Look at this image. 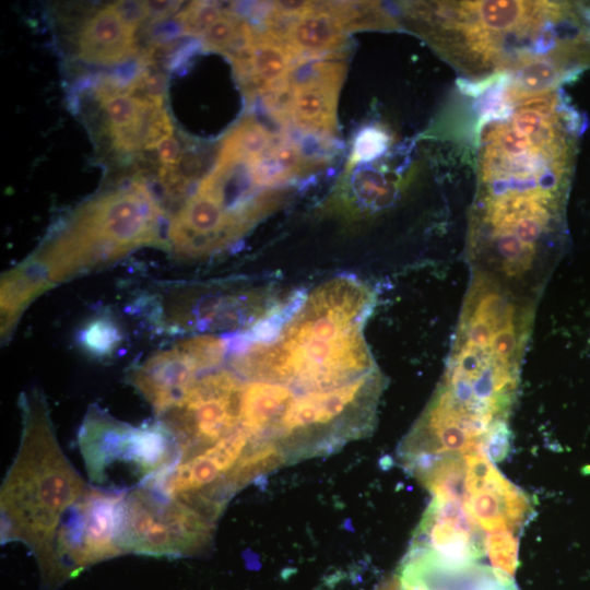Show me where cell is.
Here are the masks:
<instances>
[{"instance_id": "d6986e66", "label": "cell", "mask_w": 590, "mask_h": 590, "mask_svg": "<svg viewBox=\"0 0 590 590\" xmlns=\"http://www.w3.org/2000/svg\"><path fill=\"white\" fill-rule=\"evenodd\" d=\"M339 58L338 52H334L319 60L302 59L294 63L286 75L293 90L312 85L340 87L345 73V62Z\"/></svg>"}, {"instance_id": "3957f363", "label": "cell", "mask_w": 590, "mask_h": 590, "mask_svg": "<svg viewBox=\"0 0 590 590\" xmlns=\"http://www.w3.org/2000/svg\"><path fill=\"white\" fill-rule=\"evenodd\" d=\"M375 303L355 276H338L305 294L280 332L249 341L237 363L248 379L281 382L299 393L333 389L375 369L363 328Z\"/></svg>"}, {"instance_id": "52a82bcc", "label": "cell", "mask_w": 590, "mask_h": 590, "mask_svg": "<svg viewBox=\"0 0 590 590\" xmlns=\"http://www.w3.org/2000/svg\"><path fill=\"white\" fill-rule=\"evenodd\" d=\"M384 387L377 368L333 389L297 394L278 438L287 463L332 453L369 434Z\"/></svg>"}, {"instance_id": "ffe728a7", "label": "cell", "mask_w": 590, "mask_h": 590, "mask_svg": "<svg viewBox=\"0 0 590 590\" xmlns=\"http://www.w3.org/2000/svg\"><path fill=\"white\" fill-rule=\"evenodd\" d=\"M275 139L253 118H245L223 140L220 152L251 160L267 152Z\"/></svg>"}, {"instance_id": "2e32d148", "label": "cell", "mask_w": 590, "mask_h": 590, "mask_svg": "<svg viewBox=\"0 0 590 590\" xmlns=\"http://www.w3.org/2000/svg\"><path fill=\"white\" fill-rule=\"evenodd\" d=\"M314 4L294 26L287 43L300 54L317 57L320 54H332L345 38V30L340 19L327 4Z\"/></svg>"}, {"instance_id": "e0dca14e", "label": "cell", "mask_w": 590, "mask_h": 590, "mask_svg": "<svg viewBox=\"0 0 590 590\" xmlns=\"http://www.w3.org/2000/svg\"><path fill=\"white\" fill-rule=\"evenodd\" d=\"M339 87L312 85L294 90L292 120L299 128L318 133L337 132V104Z\"/></svg>"}, {"instance_id": "9c48e42d", "label": "cell", "mask_w": 590, "mask_h": 590, "mask_svg": "<svg viewBox=\"0 0 590 590\" xmlns=\"http://www.w3.org/2000/svg\"><path fill=\"white\" fill-rule=\"evenodd\" d=\"M262 288L234 284H169L143 299L156 326L169 333L247 330L279 305Z\"/></svg>"}, {"instance_id": "5bb4252c", "label": "cell", "mask_w": 590, "mask_h": 590, "mask_svg": "<svg viewBox=\"0 0 590 590\" xmlns=\"http://www.w3.org/2000/svg\"><path fill=\"white\" fill-rule=\"evenodd\" d=\"M406 590H519L514 576L485 564H451L408 550L398 569Z\"/></svg>"}, {"instance_id": "603a6c76", "label": "cell", "mask_w": 590, "mask_h": 590, "mask_svg": "<svg viewBox=\"0 0 590 590\" xmlns=\"http://www.w3.org/2000/svg\"><path fill=\"white\" fill-rule=\"evenodd\" d=\"M388 135L379 128H366L356 137L350 165L379 155L387 146Z\"/></svg>"}, {"instance_id": "9a60e30c", "label": "cell", "mask_w": 590, "mask_h": 590, "mask_svg": "<svg viewBox=\"0 0 590 590\" xmlns=\"http://www.w3.org/2000/svg\"><path fill=\"white\" fill-rule=\"evenodd\" d=\"M78 56L85 62L111 66L135 55V30L108 4L84 22L76 37Z\"/></svg>"}, {"instance_id": "8fae6325", "label": "cell", "mask_w": 590, "mask_h": 590, "mask_svg": "<svg viewBox=\"0 0 590 590\" xmlns=\"http://www.w3.org/2000/svg\"><path fill=\"white\" fill-rule=\"evenodd\" d=\"M241 378L219 367L200 375L180 399L157 416L180 451V460L204 450L240 427Z\"/></svg>"}, {"instance_id": "4fadbf2b", "label": "cell", "mask_w": 590, "mask_h": 590, "mask_svg": "<svg viewBox=\"0 0 590 590\" xmlns=\"http://www.w3.org/2000/svg\"><path fill=\"white\" fill-rule=\"evenodd\" d=\"M228 351V338L212 334L185 338L134 365L127 373V381L158 416L200 375L221 367Z\"/></svg>"}, {"instance_id": "6da1fadb", "label": "cell", "mask_w": 590, "mask_h": 590, "mask_svg": "<svg viewBox=\"0 0 590 590\" xmlns=\"http://www.w3.org/2000/svg\"><path fill=\"white\" fill-rule=\"evenodd\" d=\"M580 118L558 90L507 91L480 130L467 252L472 270L533 298L559 249Z\"/></svg>"}, {"instance_id": "ac0fdd59", "label": "cell", "mask_w": 590, "mask_h": 590, "mask_svg": "<svg viewBox=\"0 0 590 590\" xmlns=\"http://www.w3.org/2000/svg\"><path fill=\"white\" fill-rule=\"evenodd\" d=\"M298 56L288 43L278 40L267 32L257 34L251 58L252 75L244 85L245 91L249 95L259 94L266 84L284 78Z\"/></svg>"}, {"instance_id": "7c38bea8", "label": "cell", "mask_w": 590, "mask_h": 590, "mask_svg": "<svg viewBox=\"0 0 590 590\" xmlns=\"http://www.w3.org/2000/svg\"><path fill=\"white\" fill-rule=\"evenodd\" d=\"M126 493L91 485L74 506L56 541L59 585L85 567L126 554L122 541Z\"/></svg>"}, {"instance_id": "44dd1931", "label": "cell", "mask_w": 590, "mask_h": 590, "mask_svg": "<svg viewBox=\"0 0 590 590\" xmlns=\"http://www.w3.org/2000/svg\"><path fill=\"white\" fill-rule=\"evenodd\" d=\"M79 341L83 349L94 356H108L121 341L118 324L110 317L102 315L90 320L80 331Z\"/></svg>"}, {"instance_id": "7402d4cb", "label": "cell", "mask_w": 590, "mask_h": 590, "mask_svg": "<svg viewBox=\"0 0 590 590\" xmlns=\"http://www.w3.org/2000/svg\"><path fill=\"white\" fill-rule=\"evenodd\" d=\"M226 12L216 2L193 1L175 19L180 23L185 34L203 35Z\"/></svg>"}, {"instance_id": "4316f807", "label": "cell", "mask_w": 590, "mask_h": 590, "mask_svg": "<svg viewBox=\"0 0 590 590\" xmlns=\"http://www.w3.org/2000/svg\"><path fill=\"white\" fill-rule=\"evenodd\" d=\"M182 1H146L148 17L158 22L177 12Z\"/></svg>"}, {"instance_id": "30bf717a", "label": "cell", "mask_w": 590, "mask_h": 590, "mask_svg": "<svg viewBox=\"0 0 590 590\" xmlns=\"http://www.w3.org/2000/svg\"><path fill=\"white\" fill-rule=\"evenodd\" d=\"M214 531L215 522L149 483L126 493L125 553L193 556L209 547Z\"/></svg>"}, {"instance_id": "7a4b0ae2", "label": "cell", "mask_w": 590, "mask_h": 590, "mask_svg": "<svg viewBox=\"0 0 590 590\" xmlns=\"http://www.w3.org/2000/svg\"><path fill=\"white\" fill-rule=\"evenodd\" d=\"M412 30L474 81L507 76L524 94L557 90L590 69V3L435 1L403 5Z\"/></svg>"}, {"instance_id": "cb8c5ba5", "label": "cell", "mask_w": 590, "mask_h": 590, "mask_svg": "<svg viewBox=\"0 0 590 590\" xmlns=\"http://www.w3.org/2000/svg\"><path fill=\"white\" fill-rule=\"evenodd\" d=\"M241 19L227 11L224 16L211 25L202 35L203 45L210 50L223 51L235 35Z\"/></svg>"}, {"instance_id": "d4e9b609", "label": "cell", "mask_w": 590, "mask_h": 590, "mask_svg": "<svg viewBox=\"0 0 590 590\" xmlns=\"http://www.w3.org/2000/svg\"><path fill=\"white\" fill-rule=\"evenodd\" d=\"M111 7L121 20L134 30L148 17L146 1H117L111 3Z\"/></svg>"}, {"instance_id": "5b68a950", "label": "cell", "mask_w": 590, "mask_h": 590, "mask_svg": "<svg viewBox=\"0 0 590 590\" xmlns=\"http://www.w3.org/2000/svg\"><path fill=\"white\" fill-rule=\"evenodd\" d=\"M19 405L21 441L0 493L1 541L25 544L55 586L58 534L91 485L63 453L42 390L22 392Z\"/></svg>"}, {"instance_id": "8992f818", "label": "cell", "mask_w": 590, "mask_h": 590, "mask_svg": "<svg viewBox=\"0 0 590 590\" xmlns=\"http://www.w3.org/2000/svg\"><path fill=\"white\" fill-rule=\"evenodd\" d=\"M164 210L141 179L84 202L21 263L46 287L107 268L132 251L165 249Z\"/></svg>"}, {"instance_id": "83f0119b", "label": "cell", "mask_w": 590, "mask_h": 590, "mask_svg": "<svg viewBox=\"0 0 590 590\" xmlns=\"http://www.w3.org/2000/svg\"><path fill=\"white\" fill-rule=\"evenodd\" d=\"M376 590H406L401 586L398 578H392L391 580L379 586Z\"/></svg>"}, {"instance_id": "484cf974", "label": "cell", "mask_w": 590, "mask_h": 590, "mask_svg": "<svg viewBox=\"0 0 590 590\" xmlns=\"http://www.w3.org/2000/svg\"><path fill=\"white\" fill-rule=\"evenodd\" d=\"M161 167L174 168L181 160L180 143L173 134L161 140L153 149Z\"/></svg>"}, {"instance_id": "277c9868", "label": "cell", "mask_w": 590, "mask_h": 590, "mask_svg": "<svg viewBox=\"0 0 590 590\" xmlns=\"http://www.w3.org/2000/svg\"><path fill=\"white\" fill-rule=\"evenodd\" d=\"M523 353L507 329L457 327L445 374L414 424L416 433L441 451L491 452L510 434Z\"/></svg>"}, {"instance_id": "ba28073f", "label": "cell", "mask_w": 590, "mask_h": 590, "mask_svg": "<svg viewBox=\"0 0 590 590\" xmlns=\"http://www.w3.org/2000/svg\"><path fill=\"white\" fill-rule=\"evenodd\" d=\"M78 441L88 479L95 486L127 492L177 463L176 440L160 421L133 426L91 405Z\"/></svg>"}]
</instances>
